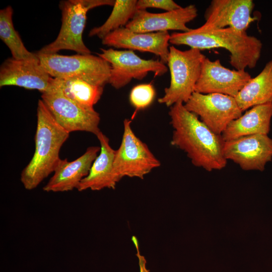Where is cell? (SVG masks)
<instances>
[{"label": "cell", "mask_w": 272, "mask_h": 272, "mask_svg": "<svg viewBox=\"0 0 272 272\" xmlns=\"http://www.w3.org/2000/svg\"><path fill=\"white\" fill-rule=\"evenodd\" d=\"M131 122L128 119L124 120L121 142L115 151L113 173L118 182L124 177L144 179L161 165L148 146L134 134Z\"/></svg>", "instance_id": "cell-7"}, {"label": "cell", "mask_w": 272, "mask_h": 272, "mask_svg": "<svg viewBox=\"0 0 272 272\" xmlns=\"http://www.w3.org/2000/svg\"><path fill=\"white\" fill-rule=\"evenodd\" d=\"M184 105L213 132L220 135L243 112L234 97L219 93L194 92Z\"/></svg>", "instance_id": "cell-10"}, {"label": "cell", "mask_w": 272, "mask_h": 272, "mask_svg": "<svg viewBox=\"0 0 272 272\" xmlns=\"http://www.w3.org/2000/svg\"><path fill=\"white\" fill-rule=\"evenodd\" d=\"M137 0H116L113 10L106 21L101 26L92 28L90 37L103 39L110 33L124 27L132 19L138 10Z\"/></svg>", "instance_id": "cell-23"}, {"label": "cell", "mask_w": 272, "mask_h": 272, "mask_svg": "<svg viewBox=\"0 0 272 272\" xmlns=\"http://www.w3.org/2000/svg\"><path fill=\"white\" fill-rule=\"evenodd\" d=\"M53 83L66 97L86 109L94 108L103 92L104 87L80 79L54 78Z\"/></svg>", "instance_id": "cell-21"}, {"label": "cell", "mask_w": 272, "mask_h": 272, "mask_svg": "<svg viewBox=\"0 0 272 272\" xmlns=\"http://www.w3.org/2000/svg\"><path fill=\"white\" fill-rule=\"evenodd\" d=\"M113 0H67L59 3L61 11V26L52 42L45 45L37 55L55 54L61 50H70L80 54H91L83 40V34L88 11L102 6H113Z\"/></svg>", "instance_id": "cell-4"}, {"label": "cell", "mask_w": 272, "mask_h": 272, "mask_svg": "<svg viewBox=\"0 0 272 272\" xmlns=\"http://www.w3.org/2000/svg\"><path fill=\"white\" fill-rule=\"evenodd\" d=\"M100 151L90 170L88 175L79 184V191L86 190H100L105 188L115 189L118 183L113 173L115 151L109 144V139L101 131L96 135Z\"/></svg>", "instance_id": "cell-18"}, {"label": "cell", "mask_w": 272, "mask_h": 272, "mask_svg": "<svg viewBox=\"0 0 272 272\" xmlns=\"http://www.w3.org/2000/svg\"><path fill=\"white\" fill-rule=\"evenodd\" d=\"M254 7L252 0H213L205 13L206 29L227 27L245 32L256 19L251 16Z\"/></svg>", "instance_id": "cell-14"}, {"label": "cell", "mask_w": 272, "mask_h": 272, "mask_svg": "<svg viewBox=\"0 0 272 272\" xmlns=\"http://www.w3.org/2000/svg\"><path fill=\"white\" fill-rule=\"evenodd\" d=\"M98 55L108 61L111 66L108 83L119 89L132 79L141 80L150 72L155 77L161 76L168 71V67L160 60L144 59L132 50L101 49Z\"/></svg>", "instance_id": "cell-8"}, {"label": "cell", "mask_w": 272, "mask_h": 272, "mask_svg": "<svg viewBox=\"0 0 272 272\" xmlns=\"http://www.w3.org/2000/svg\"><path fill=\"white\" fill-rule=\"evenodd\" d=\"M173 130L171 145L183 151L193 165L211 171L226 167L225 141L210 129L183 103H175L168 112Z\"/></svg>", "instance_id": "cell-1"}, {"label": "cell", "mask_w": 272, "mask_h": 272, "mask_svg": "<svg viewBox=\"0 0 272 272\" xmlns=\"http://www.w3.org/2000/svg\"><path fill=\"white\" fill-rule=\"evenodd\" d=\"M138 10H146L147 8H157L166 12L174 11L181 7L172 0H139L137 4Z\"/></svg>", "instance_id": "cell-25"}, {"label": "cell", "mask_w": 272, "mask_h": 272, "mask_svg": "<svg viewBox=\"0 0 272 272\" xmlns=\"http://www.w3.org/2000/svg\"><path fill=\"white\" fill-rule=\"evenodd\" d=\"M170 37L168 32L140 33L124 27L108 34L102 39V43L116 48L150 52L165 64L169 54Z\"/></svg>", "instance_id": "cell-16"}, {"label": "cell", "mask_w": 272, "mask_h": 272, "mask_svg": "<svg viewBox=\"0 0 272 272\" xmlns=\"http://www.w3.org/2000/svg\"><path fill=\"white\" fill-rule=\"evenodd\" d=\"M206 57L198 49L181 50L170 46L167 64L170 84L165 89L164 95L158 99V102L169 107L178 102L185 103L194 92Z\"/></svg>", "instance_id": "cell-5"}, {"label": "cell", "mask_w": 272, "mask_h": 272, "mask_svg": "<svg viewBox=\"0 0 272 272\" xmlns=\"http://www.w3.org/2000/svg\"><path fill=\"white\" fill-rule=\"evenodd\" d=\"M37 56L42 66L52 78L80 79L102 87L109 82L110 64L98 55L55 53Z\"/></svg>", "instance_id": "cell-6"}, {"label": "cell", "mask_w": 272, "mask_h": 272, "mask_svg": "<svg viewBox=\"0 0 272 272\" xmlns=\"http://www.w3.org/2000/svg\"><path fill=\"white\" fill-rule=\"evenodd\" d=\"M34 154L22 170L20 180L29 190L36 188L54 171L60 159L61 147L70 133L54 119L42 99L38 102Z\"/></svg>", "instance_id": "cell-3"}, {"label": "cell", "mask_w": 272, "mask_h": 272, "mask_svg": "<svg viewBox=\"0 0 272 272\" xmlns=\"http://www.w3.org/2000/svg\"><path fill=\"white\" fill-rule=\"evenodd\" d=\"M13 10L9 6L0 11V38L9 48L12 57L17 60H32L38 58L28 51L15 30L12 20Z\"/></svg>", "instance_id": "cell-22"}, {"label": "cell", "mask_w": 272, "mask_h": 272, "mask_svg": "<svg viewBox=\"0 0 272 272\" xmlns=\"http://www.w3.org/2000/svg\"><path fill=\"white\" fill-rule=\"evenodd\" d=\"M169 42L200 50L223 48L230 52L229 62L236 70L255 67L262 48L261 41L257 37L230 27L206 29L201 26L187 32H174L170 35Z\"/></svg>", "instance_id": "cell-2"}, {"label": "cell", "mask_w": 272, "mask_h": 272, "mask_svg": "<svg viewBox=\"0 0 272 272\" xmlns=\"http://www.w3.org/2000/svg\"><path fill=\"white\" fill-rule=\"evenodd\" d=\"M272 117V102L254 106L232 121L221 135L224 141L255 134H268Z\"/></svg>", "instance_id": "cell-19"}, {"label": "cell", "mask_w": 272, "mask_h": 272, "mask_svg": "<svg viewBox=\"0 0 272 272\" xmlns=\"http://www.w3.org/2000/svg\"><path fill=\"white\" fill-rule=\"evenodd\" d=\"M223 154L244 170L262 171L272 160V139L255 134L225 141Z\"/></svg>", "instance_id": "cell-11"}, {"label": "cell", "mask_w": 272, "mask_h": 272, "mask_svg": "<svg viewBox=\"0 0 272 272\" xmlns=\"http://www.w3.org/2000/svg\"><path fill=\"white\" fill-rule=\"evenodd\" d=\"M251 78L245 70H230L224 66L220 59L212 61L206 57L194 92L219 93L235 98Z\"/></svg>", "instance_id": "cell-12"}, {"label": "cell", "mask_w": 272, "mask_h": 272, "mask_svg": "<svg viewBox=\"0 0 272 272\" xmlns=\"http://www.w3.org/2000/svg\"><path fill=\"white\" fill-rule=\"evenodd\" d=\"M100 151V147H88L85 153L72 162L60 159L54 174L43 190L47 192H65L77 189L89 174L92 164Z\"/></svg>", "instance_id": "cell-17"}, {"label": "cell", "mask_w": 272, "mask_h": 272, "mask_svg": "<svg viewBox=\"0 0 272 272\" xmlns=\"http://www.w3.org/2000/svg\"><path fill=\"white\" fill-rule=\"evenodd\" d=\"M197 15L198 10L194 5L160 13L138 10L125 27L140 33L168 32L169 30L185 32L190 30L187 24L193 20Z\"/></svg>", "instance_id": "cell-15"}, {"label": "cell", "mask_w": 272, "mask_h": 272, "mask_svg": "<svg viewBox=\"0 0 272 272\" xmlns=\"http://www.w3.org/2000/svg\"><path fill=\"white\" fill-rule=\"evenodd\" d=\"M54 78L42 66L39 58L32 60L6 59L0 67V87L15 86L37 90L42 93L54 88Z\"/></svg>", "instance_id": "cell-13"}, {"label": "cell", "mask_w": 272, "mask_h": 272, "mask_svg": "<svg viewBox=\"0 0 272 272\" xmlns=\"http://www.w3.org/2000/svg\"><path fill=\"white\" fill-rule=\"evenodd\" d=\"M137 256L139 260L140 272H149L146 266V260L145 257L141 254L139 247H136Z\"/></svg>", "instance_id": "cell-26"}, {"label": "cell", "mask_w": 272, "mask_h": 272, "mask_svg": "<svg viewBox=\"0 0 272 272\" xmlns=\"http://www.w3.org/2000/svg\"><path fill=\"white\" fill-rule=\"evenodd\" d=\"M155 95V89L151 83L140 84L131 89L129 101L137 111L149 107L154 101Z\"/></svg>", "instance_id": "cell-24"}, {"label": "cell", "mask_w": 272, "mask_h": 272, "mask_svg": "<svg viewBox=\"0 0 272 272\" xmlns=\"http://www.w3.org/2000/svg\"><path fill=\"white\" fill-rule=\"evenodd\" d=\"M235 98L242 112L254 106L272 102V59L248 82Z\"/></svg>", "instance_id": "cell-20"}, {"label": "cell", "mask_w": 272, "mask_h": 272, "mask_svg": "<svg viewBox=\"0 0 272 272\" xmlns=\"http://www.w3.org/2000/svg\"><path fill=\"white\" fill-rule=\"evenodd\" d=\"M41 99L56 122L69 133L82 131L96 136L101 131L99 113L94 108L80 106L57 87L54 86L51 91L42 93Z\"/></svg>", "instance_id": "cell-9"}]
</instances>
